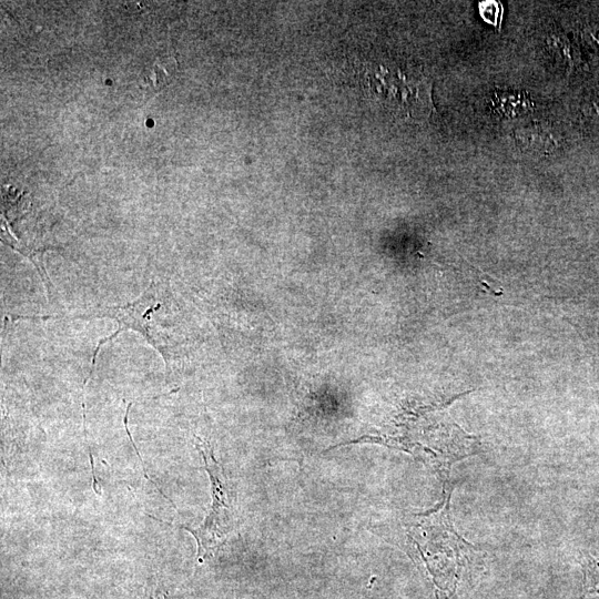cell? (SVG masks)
I'll list each match as a JSON object with an SVG mask.
<instances>
[{"label": "cell", "instance_id": "11", "mask_svg": "<svg viewBox=\"0 0 599 599\" xmlns=\"http://www.w3.org/2000/svg\"><path fill=\"white\" fill-rule=\"evenodd\" d=\"M582 114L592 121H599V97L586 102L581 108Z\"/></svg>", "mask_w": 599, "mask_h": 599}, {"label": "cell", "instance_id": "5", "mask_svg": "<svg viewBox=\"0 0 599 599\" xmlns=\"http://www.w3.org/2000/svg\"><path fill=\"white\" fill-rule=\"evenodd\" d=\"M176 63L172 57H158L144 68L141 74V87L148 93H153L167 85L174 78Z\"/></svg>", "mask_w": 599, "mask_h": 599}, {"label": "cell", "instance_id": "10", "mask_svg": "<svg viewBox=\"0 0 599 599\" xmlns=\"http://www.w3.org/2000/svg\"><path fill=\"white\" fill-rule=\"evenodd\" d=\"M583 41L599 53V24L591 23L586 26L581 31Z\"/></svg>", "mask_w": 599, "mask_h": 599}, {"label": "cell", "instance_id": "1", "mask_svg": "<svg viewBox=\"0 0 599 599\" xmlns=\"http://www.w3.org/2000/svg\"><path fill=\"white\" fill-rule=\"evenodd\" d=\"M450 494L451 487L445 483L443 505L429 518L432 552L415 546L408 549L419 561L433 599H466L479 579L483 565L480 554L453 527Z\"/></svg>", "mask_w": 599, "mask_h": 599}, {"label": "cell", "instance_id": "4", "mask_svg": "<svg viewBox=\"0 0 599 599\" xmlns=\"http://www.w3.org/2000/svg\"><path fill=\"white\" fill-rule=\"evenodd\" d=\"M195 438L197 440L196 447L204 459L205 469L211 480L212 506L207 517L197 529L185 526H181V528L194 536L197 542V558L202 560L223 544L226 536L233 530L234 514L233 494L222 468L215 460L211 447L200 437L195 436Z\"/></svg>", "mask_w": 599, "mask_h": 599}, {"label": "cell", "instance_id": "3", "mask_svg": "<svg viewBox=\"0 0 599 599\" xmlns=\"http://www.w3.org/2000/svg\"><path fill=\"white\" fill-rule=\"evenodd\" d=\"M358 73L368 99L395 114L424 120L435 111L432 82L410 67L378 60L363 64Z\"/></svg>", "mask_w": 599, "mask_h": 599}, {"label": "cell", "instance_id": "6", "mask_svg": "<svg viewBox=\"0 0 599 599\" xmlns=\"http://www.w3.org/2000/svg\"><path fill=\"white\" fill-rule=\"evenodd\" d=\"M547 43L569 72L580 67L582 62L580 51L562 33H550Z\"/></svg>", "mask_w": 599, "mask_h": 599}, {"label": "cell", "instance_id": "8", "mask_svg": "<svg viewBox=\"0 0 599 599\" xmlns=\"http://www.w3.org/2000/svg\"><path fill=\"white\" fill-rule=\"evenodd\" d=\"M495 108L504 115L516 116L528 112L532 104L522 94L505 92L495 95Z\"/></svg>", "mask_w": 599, "mask_h": 599}, {"label": "cell", "instance_id": "9", "mask_svg": "<svg viewBox=\"0 0 599 599\" xmlns=\"http://www.w3.org/2000/svg\"><path fill=\"white\" fill-rule=\"evenodd\" d=\"M480 14L481 17L489 23L498 24L501 21V17L499 14H495L494 12H502V7L500 2L497 1H485L480 2L479 6Z\"/></svg>", "mask_w": 599, "mask_h": 599}, {"label": "cell", "instance_id": "7", "mask_svg": "<svg viewBox=\"0 0 599 599\" xmlns=\"http://www.w3.org/2000/svg\"><path fill=\"white\" fill-rule=\"evenodd\" d=\"M552 138L549 131L539 128H525L517 133L524 148L540 152H550L555 148L556 141Z\"/></svg>", "mask_w": 599, "mask_h": 599}, {"label": "cell", "instance_id": "2", "mask_svg": "<svg viewBox=\"0 0 599 599\" xmlns=\"http://www.w3.org/2000/svg\"><path fill=\"white\" fill-rule=\"evenodd\" d=\"M169 287H164L160 283L152 281L144 293L135 301L128 303L125 305L118 306H106L104 308H95L91 312L83 314H75L72 316L67 315H43V316H14L13 319H92V318H102L108 317L118 323V329L99 341L98 346L95 347L91 361V368L87 380L91 378L97 356L102 345L106 342L112 341L121 332L132 329L140 333L148 343L158 351L162 356L166 369H169L170 362L173 358L172 349L173 346L170 344V338L164 334V323L160 316L156 315L162 308L163 304L167 303L172 296V293L169 294L160 301V297L165 293Z\"/></svg>", "mask_w": 599, "mask_h": 599}]
</instances>
